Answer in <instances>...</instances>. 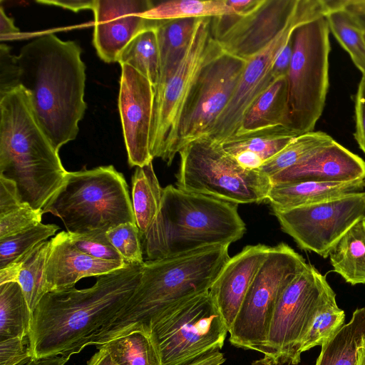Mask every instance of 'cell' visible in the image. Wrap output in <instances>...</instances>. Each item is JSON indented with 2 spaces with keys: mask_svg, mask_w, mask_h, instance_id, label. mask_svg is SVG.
<instances>
[{
  "mask_svg": "<svg viewBox=\"0 0 365 365\" xmlns=\"http://www.w3.org/2000/svg\"><path fill=\"white\" fill-rule=\"evenodd\" d=\"M237 14L227 0H171L160 2L144 14L145 19L158 22L178 19L214 18Z\"/></svg>",
  "mask_w": 365,
  "mask_h": 365,
  "instance_id": "cell-33",
  "label": "cell"
},
{
  "mask_svg": "<svg viewBox=\"0 0 365 365\" xmlns=\"http://www.w3.org/2000/svg\"><path fill=\"white\" fill-rule=\"evenodd\" d=\"M197 19H178L158 22L156 33L160 59V78L172 72L183 57Z\"/></svg>",
  "mask_w": 365,
  "mask_h": 365,
  "instance_id": "cell-27",
  "label": "cell"
},
{
  "mask_svg": "<svg viewBox=\"0 0 365 365\" xmlns=\"http://www.w3.org/2000/svg\"><path fill=\"white\" fill-rule=\"evenodd\" d=\"M96 352L87 363V365H118L107 350L103 347H98Z\"/></svg>",
  "mask_w": 365,
  "mask_h": 365,
  "instance_id": "cell-48",
  "label": "cell"
},
{
  "mask_svg": "<svg viewBox=\"0 0 365 365\" xmlns=\"http://www.w3.org/2000/svg\"><path fill=\"white\" fill-rule=\"evenodd\" d=\"M272 212L300 249L327 258L341 237L364 217L365 191Z\"/></svg>",
  "mask_w": 365,
  "mask_h": 365,
  "instance_id": "cell-14",
  "label": "cell"
},
{
  "mask_svg": "<svg viewBox=\"0 0 365 365\" xmlns=\"http://www.w3.org/2000/svg\"><path fill=\"white\" fill-rule=\"evenodd\" d=\"M106 234L126 263L142 264L144 262L141 235L136 224L123 223L112 228Z\"/></svg>",
  "mask_w": 365,
  "mask_h": 365,
  "instance_id": "cell-38",
  "label": "cell"
},
{
  "mask_svg": "<svg viewBox=\"0 0 365 365\" xmlns=\"http://www.w3.org/2000/svg\"><path fill=\"white\" fill-rule=\"evenodd\" d=\"M245 230L237 204L169 185L163 188L158 213L141 241L148 260H156L202 247L230 245Z\"/></svg>",
  "mask_w": 365,
  "mask_h": 365,
  "instance_id": "cell-5",
  "label": "cell"
},
{
  "mask_svg": "<svg viewBox=\"0 0 365 365\" xmlns=\"http://www.w3.org/2000/svg\"><path fill=\"white\" fill-rule=\"evenodd\" d=\"M126 264L91 257L73 244L68 232H61L50 240L46 264V291L74 287L82 278L107 274Z\"/></svg>",
  "mask_w": 365,
  "mask_h": 365,
  "instance_id": "cell-21",
  "label": "cell"
},
{
  "mask_svg": "<svg viewBox=\"0 0 365 365\" xmlns=\"http://www.w3.org/2000/svg\"><path fill=\"white\" fill-rule=\"evenodd\" d=\"M60 227L39 223L11 236L0 239V269L19 259L36 245L55 235Z\"/></svg>",
  "mask_w": 365,
  "mask_h": 365,
  "instance_id": "cell-36",
  "label": "cell"
},
{
  "mask_svg": "<svg viewBox=\"0 0 365 365\" xmlns=\"http://www.w3.org/2000/svg\"><path fill=\"white\" fill-rule=\"evenodd\" d=\"M361 348H362V349H364V351H365V339H364V342H363V344H362Z\"/></svg>",
  "mask_w": 365,
  "mask_h": 365,
  "instance_id": "cell-55",
  "label": "cell"
},
{
  "mask_svg": "<svg viewBox=\"0 0 365 365\" xmlns=\"http://www.w3.org/2000/svg\"><path fill=\"white\" fill-rule=\"evenodd\" d=\"M334 272L346 282L365 284V220L353 225L335 243L329 255Z\"/></svg>",
  "mask_w": 365,
  "mask_h": 365,
  "instance_id": "cell-24",
  "label": "cell"
},
{
  "mask_svg": "<svg viewBox=\"0 0 365 365\" xmlns=\"http://www.w3.org/2000/svg\"><path fill=\"white\" fill-rule=\"evenodd\" d=\"M229 245H213L142 264L140 282L118 314L96 335V346L135 331L173 305L207 292L230 259Z\"/></svg>",
  "mask_w": 365,
  "mask_h": 365,
  "instance_id": "cell-3",
  "label": "cell"
},
{
  "mask_svg": "<svg viewBox=\"0 0 365 365\" xmlns=\"http://www.w3.org/2000/svg\"><path fill=\"white\" fill-rule=\"evenodd\" d=\"M96 0H38L37 3L53 5L77 12L84 9L93 11Z\"/></svg>",
  "mask_w": 365,
  "mask_h": 365,
  "instance_id": "cell-45",
  "label": "cell"
},
{
  "mask_svg": "<svg viewBox=\"0 0 365 365\" xmlns=\"http://www.w3.org/2000/svg\"><path fill=\"white\" fill-rule=\"evenodd\" d=\"M70 358L65 355H57L40 359L31 358L24 365H64Z\"/></svg>",
  "mask_w": 365,
  "mask_h": 365,
  "instance_id": "cell-49",
  "label": "cell"
},
{
  "mask_svg": "<svg viewBox=\"0 0 365 365\" xmlns=\"http://www.w3.org/2000/svg\"><path fill=\"white\" fill-rule=\"evenodd\" d=\"M118 109L128 162L141 167L153 161L150 134L155 89L150 82L128 65H121Z\"/></svg>",
  "mask_w": 365,
  "mask_h": 365,
  "instance_id": "cell-17",
  "label": "cell"
},
{
  "mask_svg": "<svg viewBox=\"0 0 365 365\" xmlns=\"http://www.w3.org/2000/svg\"><path fill=\"white\" fill-rule=\"evenodd\" d=\"M21 70L17 56L6 44L0 45V98L20 86Z\"/></svg>",
  "mask_w": 365,
  "mask_h": 365,
  "instance_id": "cell-41",
  "label": "cell"
},
{
  "mask_svg": "<svg viewBox=\"0 0 365 365\" xmlns=\"http://www.w3.org/2000/svg\"><path fill=\"white\" fill-rule=\"evenodd\" d=\"M225 360L223 353L216 351L207 354L187 365H222Z\"/></svg>",
  "mask_w": 365,
  "mask_h": 365,
  "instance_id": "cell-50",
  "label": "cell"
},
{
  "mask_svg": "<svg viewBox=\"0 0 365 365\" xmlns=\"http://www.w3.org/2000/svg\"><path fill=\"white\" fill-rule=\"evenodd\" d=\"M293 53L292 37L285 45L275 59L272 75L274 79L281 76H287Z\"/></svg>",
  "mask_w": 365,
  "mask_h": 365,
  "instance_id": "cell-44",
  "label": "cell"
},
{
  "mask_svg": "<svg viewBox=\"0 0 365 365\" xmlns=\"http://www.w3.org/2000/svg\"><path fill=\"white\" fill-rule=\"evenodd\" d=\"M346 9L354 14L365 16V0H349Z\"/></svg>",
  "mask_w": 365,
  "mask_h": 365,
  "instance_id": "cell-51",
  "label": "cell"
},
{
  "mask_svg": "<svg viewBox=\"0 0 365 365\" xmlns=\"http://www.w3.org/2000/svg\"><path fill=\"white\" fill-rule=\"evenodd\" d=\"M153 5L149 0H96L93 44L103 61L117 62L121 51L136 35L157 25L158 22L144 16Z\"/></svg>",
  "mask_w": 365,
  "mask_h": 365,
  "instance_id": "cell-18",
  "label": "cell"
},
{
  "mask_svg": "<svg viewBox=\"0 0 365 365\" xmlns=\"http://www.w3.org/2000/svg\"><path fill=\"white\" fill-rule=\"evenodd\" d=\"M364 220H365V215H364Z\"/></svg>",
  "mask_w": 365,
  "mask_h": 365,
  "instance_id": "cell-57",
  "label": "cell"
},
{
  "mask_svg": "<svg viewBox=\"0 0 365 365\" xmlns=\"http://www.w3.org/2000/svg\"><path fill=\"white\" fill-rule=\"evenodd\" d=\"M272 247L247 245L230 258L209 292L230 329L245 297Z\"/></svg>",
  "mask_w": 365,
  "mask_h": 365,
  "instance_id": "cell-20",
  "label": "cell"
},
{
  "mask_svg": "<svg viewBox=\"0 0 365 365\" xmlns=\"http://www.w3.org/2000/svg\"><path fill=\"white\" fill-rule=\"evenodd\" d=\"M287 98V76L279 77L250 106L235 135L280 125L289 128Z\"/></svg>",
  "mask_w": 365,
  "mask_h": 365,
  "instance_id": "cell-23",
  "label": "cell"
},
{
  "mask_svg": "<svg viewBox=\"0 0 365 365\" xmlns=\"http://www.w3.org/2000/svg\"><path fill=\"white\" fill-rule=\"evenodd\" d=\"M336 296L326 276L307 264L278 299L261 353L281 364L297 365L315 317Z\"/></svg>",
  "mask_w": 365,
  "mask_h": 365,
  "instance_id": "cell-11",
  "label": "cell"
},
{
  "mask_svg": "<svg viewBox=\"0 0 365 365\" xmlns=\"http://www.w3.org/2000/svg\"><path fill=\"white\" fill-rule=\"evenodd\" d=\"M31 359L28 336L0 341V365H24Z\"/></svg>",
  "mask_w": 365,
  "mask_h": 365,
  "instance_id": "cell-42",
  "label": "cell"
},
{
  "mask_svg": "<svg viewBox=\"0 0 365 365\" xmlns=\"http://www.w3.org/2000/svg\"><path fill=\"white\" fill-rule=\"evenodd\" d=\"M141 266L98 277L86 289L47 292L32 312L28 335L31 358L80 353L122 309L138 287Z\"/></svg>",
  "mask_w": 365,
  "mask_h": 365,
  "instance_id": "cell-1",
  "label": "cell"
},
{
  "mask_svg": "<svg viewBox=\"0 0 365 365\" xmlns=\"http://www.w3.org/2000/svg\"><path fill=\"white\" fill-rule=\"evenodd\" d=\"M329 27L326 16L299 26L292 35L288 73L289 127L297 135L314 131L329 88Z\"/></svg>",
  "mask_w": 365,
  "mask_h": 365,
  "instance_id": "cell-9",
  "label": "cell"
},
{
  "mask_svg": "<svg viewBox=\"0 0 365 365\" xmlns=\"http://www.w3.org/2000/svg\"><path fill=\"white\" fill-rule=\"evenodd\" d=\"M357 365H365V351L361 347L358 351Z\"/></svg>",
  "mask_w": 365,
  "mask_h": 365,
  "instance_id": "cell-53",
  "label": "cell"
},
{
  "mask_svg": "<svg viewBox=\"0 0 365 365\" xmlns=\"http://www.w3.org/2000/svg\"><path fill=\"white\" fill-rule=\"evenodd\" d=\"M354 138L365 153V76H362L355 96Z\"/></svg>",
  "mask_w": 365,
  "mask_h": 365,
  "instance_id": "cell-43",
  "label": "cell"
},
{
  "mask_svg": "<svg viewBox=\"0 0 365 365\" xmlns=\"http://www.w3.org/2000/svg\"><path fill=\"white\" fill-rule=\"evenodd\" d=\"M251 365H282L273 359L264 356V357L252 361Z\"/></svg>",
  "mask_w": 365,
  "mask_h": 365,
  "instance_id": "cell-52",
  "label": "cell"
},
{
  "mask_svg": "<svg viewBox=\"0 0 365 365\" xmlns=\"http://www.w3.org/2000/svg\"><path fill=\"white\" fill-rule=\"evenodd\" d=\"M19 32V29L15 26L12 19L9 18L4 12L2 6L0 8V36L1 39L8 38L9 36L16 35Z\"/></svg>",
  "mask_w": 365,
  "mask_h": 365,
  "instance_id": "cell-47",
  "label": "cell"
},
{
  "mask_svg": "<svg viewBox=\"0 0 365 365\" xmlns=\"http://www.w3.org/2000/svg\"><path fill=\"white\" fill-rule=\"evenodd\" d=\"M118 365H161L150 331H135L98 346Z\"/></svg>",
  "mask_w": 365,
  "mask_h": 365,
  "instance_id": "cell-34",
  "label": "cell"
},
{
  "mask_svg": "<svg viewBox=\"0 0 365 365\" xmlns=\"http://www.w3.org/2000/svg\"><path fill=\"white\" fill-rule=\"evenodd\" d=\"M43 212L59 217L71 234L136 224L126 180L113 165L67 172Z\"/></svg>",
  "mask_w": 365,
  "mask_h": 365,
  "instance_id": "cell-6",
  "label": "cell"
},
{
  "mask_svg": "<svg viewBox=\"0 0 365 365\" xmlns=\"http://www.w3.org/2000/svg\"><path fill=\"white\" fill-rule=\"evenodd\" d=\"M107 232L96 230L68 236L73 244L83 253L96 259L126 263L110 242Z\"/></svg>",
  "mask_w": 365,
  "mask_h": 365,
  "instance_id": "cell-40",
  "label": "cell"
},
{
  "mask_svg": "<svg viewBox=\"0 0 365 365\" xmlns=\"http://www.w3.org/2000/svg\"><path fill=\"white\" fill-rule=\"evenodd\" d=\"M211 19H197L183 57L154 88L150 153L168 165L178 153L180 122L197 78L205 66L222 52L212 35Z\"/></svg>",
  "mask_w": 365,
  "mask_h": 365,
  "instance_id": "cell-8",
  "label": "cell"
},
{
  "mask_svg": "<svg viewBox=\"0 0 365 365\" xmlns=\"http://www.w3.org/2000/svg\"><path fill=\"white\" fill-rule=\"evenodd\" d=\"M270 180L272 185L365 180V161L334 140Z\"/></svg>",
  "mask_w": 365,
  "mask_h": 365,
  "instance_id": "cell-19",
  "label": "cell"
},
{
  "mask_svg": "<svg viewBox=\"0 0 365 365\" xmlns=\"http://www.w3.org/2000/svg\"><path fill=\"white\" fill-rule=\"evenodd\" d=\"M341 1L325 16L330 31L365 76V29L358 17L342 6Z\"/></svg>",
  "mask_w": 365,
  "mask_h": 365,
  "instance_id": "cell-30",
  "label": "cell"
},
{
  "mask_svg": "<svg viewBox=\"0 0 365 365\" xmlns=\"http://www.w3.org/2000/svg\"><path fill=\"white\" fill-rule=\"evenodd\" d=\"M163 195L150 162L136 167L132 176V205L141 236L154 222L160 210Z\"/></svg>",
  "mask_w": 365,
  "mask_h": 365,
  "instance_id": "cell-26",
  "label": "cell"
},
{
  "mask_svg": "<svg viewBox=\"0 0 365 365\" xmlns=\"http://www.w3.org/2000/svg\"><path fill=\"white\" fill-rule=\"evenodd\" d=\"M49 247L50 240L40 242L21 257L13 262L19 265L16 282L22 289L31 314L47 293L46 264Z\"/></svg>",
  "mask_w": 365,
  "mask_h": 365,
  "instance_id": "cell-32",
  "label": "cell"
},
{
  "mask_svg": "<svg viewBox=\"0 0 365 365\" xmlns=\"http://www.w3.org/2000/svg\"><path fill=\"white\" fill-rule=\"evenodd\" d=\"M286 126H276L244 134L235 135L221 143L230 155L242 150L258 155L265 163L288 145L296 136Z\"/></svg>",
  "mask_w": 365,
  "mask_h": 365,
  "instance_id": "cell-28",
  "label": "cell"
},
{
  "mask_svg": "<svg viewBox=\"0 0 365 365\" xmlns=\"http://www.w3.org/2000/svg\"><path fill=\"white\" fill-rule=\"evenodd\" d=\"M298 3L299 0H262L247 15L212 18V35L223 52L247 61L281 33Z\"/></svg>",
  "mask_w": 365,
  "mask_h": 365,
  "instance_id": "cell-16",
  "label": "cell"
},
{
  "mask_svg": "<svg viewBox=\"0 0 365 365\" xmlns=\"http://www.w3.org/2000/svg\"><path fill=\"white\" fill-rule=\"evenodd\" d=\"M333 140L330 135L322 131H312L299 135L274 156L264 163L259 170L271 178L296 165Z\"/></svg>",
  "mask_w": 365,
  "mask_h": 365,
  "instance_id": "cell-35",
  "label": "cell"
},
{
  "mask_svg": "<svg viewBox=\"0 0 365 365\" xmlns=\"http://www.w3.org/2000/svg\"><path fill=\"white\" fill-rule=\"evenodd\" d=\"M360 23L361 24V25L363 26V27L365 29V16H359V15H356Z\"/></svg>",
  "mask_w": 365,
  "mask_h": 365,
  "instance_id": "cell-54",
  "label": "cell"
},
{
  "mask_svg": "<svg viewBox=\"0 0 365 365\" xmlns=\"http://www.w3.org/2000/svg\"><path fill=\"white\" fill-rule=\"evenodd\" d=\"M81 54L75 41L47 34L24 45L17 56L20 86L29 94L37 121L58 152L76 138L86 108V66Z\"/></svg>",
  "mask_w": 365,
  "mask_h": 365,
  "instance_id": "cell-2",
  "label": "cell"
},
{
  "mask_svg": "<svg viewBox=\"0 0 365 365\" xmlns=\"http://www.w3.org/2000/svg\"><path fill=\"white\" fill-rule=\"evenodd\" d=\"M178 154L177 187L237 205L267 199L272 186L270 178L259 170L243 168L211 137L190 141Z\"/></svg>",
  "mask_w": 365,
  "mask_h": 365,
  "instance_id": "cell-7",
  "label": "cell"
},
{
  "mask_svg": "<svg viewBox=\"0 0 365 365\" xmlns=\"http://www.w3.org/2000/svg\"><path fill=\"white\" fill-rule=\"evenodd\" d=\"M67 172L37 121L28 92L19 86L0 98V177L15 184L22 202L43 210Z\"/></svg>",
  "mask_w": 365,
  "mask_h": 365,
  "instance_id": "cell-4",
  "label": "cell"
},
{
  "mask_svg": "<svg viewBox=\"0 0 365 365\" xmlns=\"http://www.w3.org/2000/svg\"><path fill=\"white\" fill-rule=\"evenodd\" d=\"M364 38H365V31H364Z\"/></svg>",
  "mask_w": 365,
  "mask_h": 365,
  "instance_id": "cell-56",
  "label": "cell"
},
{
  "mask_svg": "<svg viewBox=\"0 0 365 365\" xmlns=\"http://www.w3.org/2000/svg\"><path fill=\"white\" fill-rule=\"evenodd\" d=\"M245 63L222 51L202 68L180 122L178 153L190 141L209 135L232 97Z\"/></svg>",
  "mask_w": 365,
  "mask_h": 365,
  "instance_id": "cell-15",
  "label": "cell"
},
{
  "mask_svg": "<svg viewBox=\"0 0 365 365\" xmlns=\"http://www.w3.org/2000/svg\"><path fill=\"white\" fill-rule=\"evenodd\" d=\"M31 312L17 282L0 284V341L28 336Z\"/></svg>",
  "mask_w": 365,
  "mask_h": 365,
  "instance_id": "cell-31",
  "label": "cell"
},
{
  "mask_svg": "<svg viewBox=\"0 0 365 365\" xmlns=\"http://www.w3.org/2000/svg\"><path fill=\"white\" fill-rule=\"evenodd\" d=\"M231 156L240 166L249 170H259L264 163L258 155L248 150H242Z\"/></svg>",
  "mask_w": 365,
  "mask_h": 365,
  "instance_id": "cell-46",
  "label": "cell"
},
{
  "mask_svg": "<svg viewBox=\"0 0 365 365\" xmlns=\"http://www.w3.org/2000/svg\"><path fill=\"white\" fill-rule=\"evenodd\" d=\"M365 339V307L356 309L350 321L323 346L315 365H357Z\"/></svg>",
  "mask_w": 365,
  "mask_h": 365,
  "instance_id": "cell-25",
  "label": "cell"
},
{
  "mask_svg": "<svg viewBox=\"0 0 365 365\" xmlns=\"http://www.w3.org/2000/svg\"><path fill=\"white\" fill-rule=\"evenodd\" d=\"M156 26L136 35L121 51L117 61L120 66L126 64L135 69L150 82L154 88L160 76Z\"/></svg>",
  "mask_w": 365,
  "mask_h": 365,
  "instance_id": "cell-29",
  "label": "cell"
},
{
  "mask_svg": "<svg viewBox=\"0 0 365 365\" xmlns=\"http://www.w3.org/2000/svg\"><path fill=\"white\" fill-rule=\"evenodd\" d=\"M344 311L338 307L336 300L329 302L315 317L302 343L301 354L323 346L344 326Z\"/></svg>",
  "mask_w": 365,
  "mask_h": 365,
  "instance_id": "cell-37",
  "label": "cell"
},
{
  "mask_svg": "<svg viewBox=\"0 0 365 365\" xmlns=\"http://www.w3.org/2000/svg\"><path fill=\"white\" fill-rule=\"evenodd\" d=\"M330 9L329 1L299 0L286 27L264 49L246 61L233 96L208 136L222 143L235 134L245 111L275 80L272 75L274 63L294 30L303 24L326 16Z\"/></svg>",
  "mask_w": 365,
  "mask_h": 365,
  "instance_id": "cell-13",
  "label": "cell"
},
{
  "mask_svg": "<svg viewBox=\"0 0 365 365\" xmlns=\"http://www.w3.org/2000/svg\"><path fill=\"white\" fill-rule=\"evenodd\" d=\"M307 264L288 245L272 247L229 330L233 346L262 352L278 299Z\"/></svg>",
  "mask_w": 365,
  "mask_h": 365,
  "instance_id": "cell-12",
  "label": "cell"
},
{
  "mask_svg": "<svg viewBox=\"0 0 365 365\" xmlns=\"http://www.w3.org/2000/svg\"><path fill=\"white\" fill-rule=\"evenodd\" d=\"M365 180L299 182L272 185L267 199L272 210H284L364 192Z\"/></svg>",
  "mask_w": 365,
  "mask_h": 365,
  "instance_id": "cell-22",
  "label": "cell"
},
{
  "mask_svg": "<svg viewBox=\"0 0 365 365\" xmlns=\"http://www.w3.org/2000/svg\"><path fill=\"white\" fill-rule=\"evenodd\" d=\"M149 331L161 365H187L219 351L229 332L209 291L166 309Z\"/></svg>",
  "mask_w": 365,
  "mask_h": 365,
  "instance_id": "cell-10",
  "label": "cell"
},
{
  "mask_svg": "<svg viewBox=\"0 0 365 365\" xmlns=\"http://www.w3.org/2000/svg\"><path fill=\"white\" fill-rule=\"evenodd\" d=\"M43 214L24 202L0 210V239L41 223Z\"/></svg>",
  "mask_w": 365,
  "mask_h": 365,
  "instance_id": "cell-39",
  "label": "cell"
}]
</instances>
